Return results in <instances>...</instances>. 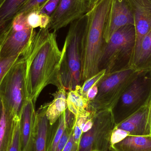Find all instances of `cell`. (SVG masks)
<instances>
[{
    "mask_svg": "<svg viewBox=\"0 0 151 151\" xmlns=\"http://www.w3.org/2000/svg\"><path fill=\"white\" fill-rule=\"evenodd\" d=\"M56 33L50 32L48 26L40 28L23 56L26 63L27 100L35 104L48 85H55L58 88L64 87L60 75L62 51L58 47Z\"/></svg>",
    "mask_w": 151,
    "mask_h": 151,
    "instance_id": "cell-1",
    "label": "cell"
},
{
    "mask_svg": "<svg viewBox=\"0 0 151 151\" xmlns=\"http://www.w3.org/2000/svg\"><path fill=\"white\" fill-rule=\"evenodd\" d=\"M113 0H100L87 13V22L81 42V84L99 71V60L105 42L106 23Z\"/></svg>",
    "mask_w": 151,
    "mask_h": 151,
    "instance_id": "cell-2",
    "label": "cell"
},
{
    "mask_svg": "<svg viewBox=\"0 0 151 151\" xmlns=\"http://www.w3.org/2000/svg\"><path fill=\"white\" fill-rule=\"evenodd\" d=\"M135 42L134 25L119 28L104 46L99 64V70L105 69L107 74L132 68Z\"/></svg>",
    "mask_w": 151,
    "mask_h": 151,
    "instance_id": "cell-3",
    "label": "cell"
},
{
    "mask_svg": "<svg viewBox=\"0 0 151 151\" xmlns=\"http://www.w3.org/2000/svg\"><path fill=\"white\" fill-rule=\"evenodd\" d=\"M87 22L86 14L70 24L62 51L60 75L66 91L81 85V42Z\"/></svg>",
    "mask_w": 151,
    "mask_h": 151,
    "instance_id": "cell-4",
    "label": "cell"
},
{
    "mask_svg": "<svg viewBox=\"0 0 151 151\" xmlns=\"http://www.w3.org/2000/svg\"><path fill=\"white\" fill-rule=\"evenodd\" d=\"M151 100V69L137 71L113 110L116 124L149 104Z\"/></svg>",
    "mask_w": 151,
    "mask_h": 151,
    "instance_id": "cell-5",
    "label": "cell"
},
{
    "mask_svg": "<svg viewBox=\"0 0 151 151\" xmlns=\"http://www.w3.org/2000/svg\"><path fill=\"white\" fill-rule=\"evenodd\" d=\"M0 98L4 110L19 119L27 100L26 63L23 56L8 72L0 84Z\"/></svg>",
    "mask_w": 151,
    "mask_h": 151,
    "instance_id": "cell-6",
    "label": "cell"
},
{
    "mask_svg": "<svg viewBox=\"0 0 151 151\" xmlns=\"http://www.w3.org/2000/svg\"><path fill=\"white\" fill-rule=\"evenodd\" d=\"M137 71L131 68L106 74L98 84V92L96 97L90 102V111L96 113L105 110H113Z\"/></svg>",
    "mask_w": 151,
    "mask_h": 151,
    "instance_id": "cell-7",
    "label": "cell"
},
{
    "mask_svg": "<svg viewBox=\"0 0 151 151\" xmlns=\"http://www.w3.org/2000/svg\"><path fill=\"white\" fill-rule=\"evenodd\" d=\"M116 126L113 110L93 113V124L83 133L79 151H108L111 147L112 133Z\"/></svg>",
    "mask_w": 151,
    "mask_h": 151,
    "instance_id": "cell-8",
    "label": "cell"
},
{
    "mask_svg": "<svg viewBox=\"0 0 151 151\" xmlns=\"http://www.w3.org/2000/svg\"><path fill=\"white\" fill-rule=\"evenodd\" d=\"M88 12L85 0H61L50 16L49 30L56 32L81 18Z\"/></svg>",
    "mask_w": 151,
    "mask_h": 151,
    "instance_id": "cell-9",
    "label": "cell"
},
{
    "mask_svg": "<svg viewBox=\"0 0 151 151\" xmlns=\"http://www.w3.org/2000/svg\"><path fill=\"white\" fill-rule=\"evenodd\" d=\"M36 33L32 27L20 31L11 28L0 42V58L23 56L29 50Z\"/></svg>",
    "mask_w": 151,
    "mask_h": 151,
    "instance_id": "cell-10",
    "label": "cell"
},
{
    "mask_svg": "<svg viewBox=\"0 0 151 151\" xmlns=\"http://www.w3.org/2000/svg\"><path fill=\"white\" fill-rule=\"evenodd\" d=\"M128 24L134 25L133 12L128 1L113 0L104 31L105 43L119 28Z\"/></svg>",
    "mask_w": 151,
    "mask_h": 151,
    "instance_id": "cell-11",
    "label": "cell"
},
{
    "mask_svg": "<svg viewBox=\"0 0 151 151\" xmlns=\"http://www.w3.org/2000/svg\"><path fill=\"white\" fill-rule=\"evenodd\" d=\"M134 15L136 32L134 56L151 29V0H128Z\"/></svg>",
    "mask_w": 151,
    "mask_h": 151,
    "instance_id": "cell-12",
    "label": "cell"
},
{
    "mask_svg": "<svg viewBox=\"0 0 151 151\" xmlns=\"http://www.w3.org/2000/svg\"><path fill=\"white\" fill-rule=\"evenodd\" d=\"M47 104L36 111L33 133L29 151H47L50 125L46 115Z\"/></svg>",
    "mask_w": 151,
    "mask_h": 151,
    "instance_id": "cell-13",
    "label": "cell"
},
{
    "mask_svg": "<svg viewBox=\"0 0 151 151\" xmlns=\"http://www.w3.org/2000/svg\"><path fill=\"white\" fill-rule=\"evenodd\" d=\"M35 104L27 100L19 118L21 151H29L33 133L36 111Z\"/></svg>",
    "mask_w": 151,
    "mask_h": 151,
    "instance_id": "cell-14",
    "label": "cell"
},
{
    "mask_svg": "<svg viewBox=\"0 0 151 151\" xmlns=\"http://www.w3.org/2000/svg\"><path fill=\"white\" fill-rule=\"evenodd\" d=\"M149 110V104L116 124L115 127L126 131L129 136H147Z\"/></svg>",
    "mask_w": 151,
    "mask_h": 151,
    "instance_id": "cell-15",
    "label": "cell"
},
{
    "mask_svg": "<svg viewBox=\"0 0 151 151\" xmlns=\"http://www.w3.org/2000/svg\"><path fill=\"white\" fill-rule=\"evenodd\" d=\"M28 0H6L0 7V42L9 32L12 22Z\"/></svg>",
    "mask_w": 151,
    "mask_h": 151,
    "instance_id": "cell-16",
    "label": "cell"
},
{
    "mask_svg": "<svg viewBox=\"0 0 151 151\" xmlns=\"http://www.w3.org/2000/svg\"><path fill=\"white\" fill-rule=\"evenodd\" d=\"M19 119L15 118L3 106L0 120V151H9L14 134L15 125Z\"/></svg>",
    "mask_w": 151,
    "mask_h": 151,
    "instance_id": "cell-17",
    "label": "cell"
},
{
    "mask_svg": "<svg viewBox=\"0 0 151 151\" xmlns=\"http://www.w3.org/2000/svg\"><path fill=\"white\" fill-rule=\"evenodd\" d=\"M53 101L48 103L46 111L47 118L50 125H53L68 108L67 103V92L64 87L58 88L52 94Z\"/></svg>",
    "mask_w": 151,
    "mask_h": 151,
    "instance_id": "cell-18",
    "label": "cell"
},
{
    "mask_svg": "<svg viewBox=\"0 0 151 151\" xmlns=\"http://www.w3.org/2000/svg\"><path fill=\"white\" fill-rule=\"evenodd\" d=\"M67 92L68 109L75 115L76 117H88L91 114L89 110L90 102L87 97L80 92V87Z\"/></svg>",
    "mask_w": 151,
    "mask_h": 151,
    "instance_id": "cell-19",
    "label": "cell"
},
{
    "mask_svg": "<svg viewBox=\"0 0 151 151\" xmlns=\"http://www.w3.org/2000/svg\"><path fill=\"white\" fill-rule=\"evenodd\" d=\"M112 147L117 151H151V136L129 135Z\"/></svg>",
    "mask_w": 151,
    "mask_h": 151,
    "instance_id": "cell-20",
    "label": "cell"
},
{
    "mask_svg": "<svg viewBox=\"0 0 151 151\" xmlns=\"http://www.w3.org/2000/svg\"><path fill=\"white\" fill-rule=\"evenodd\" d=\"M132 68L137 71L151 69V29L143 39L134 57Z\"/></svg>",
    "mask_w": 151,
    "mask_h": 151,
    "instance_id": "cell-21",
    "label": "cell"
},
{
    "mask_svg": "<svg viewBox=\"0 0 151 151\" xmlns=\"http://www.w3.org/2000/svg\"><path fill=\"white\" fill-rule=\"evenodd\" d=\"M65 129L64 114H63L57 121L50 125L48 134L47 151H55Z\"/></svg>",
    "mask_w": 151,
    "mask_h": 151,
    "instance_id": "cell-22",
    "label": "cell"
},
{
    "mask_svg": "<svg viewBox=\"0 0 151 151\" xmlns=\"http://www.w3.org/2000/svg\"><path fill=\"white\" fill-rule=\"evenodd\" d=\"M27 22L32 28H40L47 27L50 21V17L44 14H41L37 11H32L26 15Z\"/></svg>",
    "mask_w": 151,
    "mask_h": 151,
    "instance_id": "cell-23",
    "label": "cell"
},
{
    "mask_svg": "<svg viewBox=\"0 0 151 151\" xmlns=\"http://www.w3.org/2000/svg\"><path fill=\"white\" fill-rule=\"evenodd\" d=\"M106 73V70L104 69L99 71L95 75L85 80L82 83L79 89L81 94L85 97H87V93L89 90L95 85H98L104 78Z\"/></svg>",
    "mask_w": 151,
    "mask_h": 151,
    "instance_id": "cell-24",
    "label": "cell"
},
{
    "mask_svg": "<svg viewBox=\"0 0 151 151\" xmlns=\"http://www.w3.org/2000/svg\"><path fill=\"white\" fill-rule=\"evenodd\" d=\"M22 57L17 56L9 58H0V84L10 69L19 61Z\"/></svg>",
    "mask_w": 151,
    "mask_h": 151,
    "instance_id": "cell-25",
    "label": "cell"
},
{
    "mask_svg": "<svg viewBox=\"0 0 151 151\" xmlns=\"http://www.w3.org/2000/svg\"><path fill=\"white\" fill-rule=\"evenodd\" d=\"M49 1V0H28L21 8L18 14L22 13L27 15L32 11H39Z\"/></svg>",
    "mask_w": 151,
    "mask_h": 151,
    "instance_id": "cell-26",
    "label": "cell"
},
{
    "mask_svg": "<svg viewBox=\"0 0 151 151\" xmlns=\"http://www.w3.org/2000/svg\"><path fill=\"white\" fill-rule=\"evenodd\" d=\"M9 151H21L19 119L16 122L12 142Z\"/></svg>",
    "mask_w": 151,
    "mask_h": 151,
    "instance_id": "cell-27",
    "label": "cell"
},
{
    "mask_svg": "<svg viewBox=\"0 0 151 151\" xmlns=\"http://www.w3.org/2000/svg\"><path fill=\"white\" fill-rule=\"evenodd\" d=\"M61 0H49L39 12L50 17L55 10Z\"/></svg>",
    "mask_w": 151,
    "mask_h": 151,
    "instance_id": "cell-28",
    "label": "cell"
},
{
    "mask_svg": "<svg viewBox=\"0 0 151 151\" xmlns=\"http://www.w3.org/2000/svg\"><path fill=\"white\" fill-rule=\"evenodd\" d=\"M64 114L65 122V129L69 131H72L74 128L76 122L75 115L67 108Z\"/></svg>",
    "mask_w": 151,
    "mask_h": 151,
    "instance_id": "cell-29",
    "label": "cell"
},
{
    "mask_svg": "<svg viewBox=\"0 0 151 151\" xmlns=\"http://www.w3.org/2000/svg\"><path fill=\"white\" fill-rule=\"evenodd\" d=\"M72 131H69L68 129H65L55 151H63V150L64 149L69 140L70 134Z\"/></svg>",
    "mask_w": 151,
    "mask_h": 151,
    "instance_id": "cell-30",
    "label": "cell"
},
{
    "mask_svg": "<svg viewBox=\"0 0 151 151\" xmlns=\"http://www.w3.org/2000/svg\"><path fill=\"white\" fill-rule=\"evenodd\" d=\"M79 146L74 142L73 129L70 134L69 140L63 151H79Z\"/></svg>",
    "mask_w": 151,
    "mask_h": 151,
    "instance_id": "cell-31",
    "label": "cell"
},
{
    "mask_svg": "<svg viewBox=\"0 0 151 151\" xmlns=\"http://www.w3.org/2000/svg\"><path fill=\"white\" fill-rule=\"evenodd\" d=\"M98 92V84L95 85L89 90L87 93V97L90 102L96 98Z\"/></svg>",
    "mask_w": 151,
    "mask_h": 151,
    "instance_id": "cell-32",
    "label": "cell"
},
{
    "mask_svg": "<svg viewBox=\"0 0 151 151\" xmlns=\"http://www.w3.org/2000/svg\"><path fill=\"white\" fill-rule=\"evenodd\" d=\"M88 5V11L91 9L100 0H85Z\"/></svg>",
    "mask_w": 151,
    "mask_h": 151,
    "instance_id": "cell-33",
    "label": "cell"
},
{
    "mask_svg": "<svg viewBox=\"0 0 151 151\" xmlns=\"http://www.w3.org/2000/svg\"><path fill=\"white\" fill-rule=\"evenodd\" d=\"M3 104L2 103L1 99L0 98V120L1 119V116L2 111Z\"/></svg>",
    "mask_w": 151,
    "mask_h": 151,
    "instance_id": "cell-34",
    "label": "cell"
},
{
    "mask_svg": "<svg viewBox=\"0 0 151 151\" xmlns=\"http://www.w3.org/2000/svg\"><path fill=\"white\" fill-rule=\"evenodd\" d=\"M6 1V0H0V7Z\"/></svg>",
    "mask_w": 151,
    "mask_h": 151,
    "instance_id": "cell-35",
    "label": "cell"
},
{
    "mask_svg": "<svg viewBox=\"0 0 151 151\" xmlns=\"http://www.w3.org/2000/svg\"><path fill=\"white\" fill-rule=\"evenodd\" d=\"M117 151L116 150H115V149H114V148H113V147H111V148H110V149H109V151Z\"/></svg>",
    "mask_w": 151,
    "mask_h": 151,
    "instance_id": "cell-36",
    "label": "cell"
}]
</instances>
